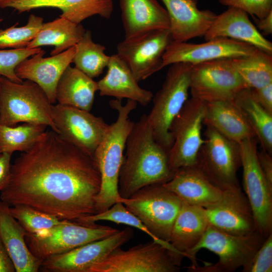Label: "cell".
<instances>
[{"instance_id": "cell-1", "label": "cell", "mask_w": 272, "mask_h": 272, "mask_svg": "<svg viewBox=\"0 0 272 272\" xmlns=\"http://www.w3.org/2000/svg\"><path fill=\"white\" fill-rule=\"evenodd\" d=\"M100 188L94 157L50 129L11 164L0 198L10 206L26 205L76 221L96 214Z\"/></svg>"}, {"instance_id": "cell-2", "label": "cell", "mask_w": 272, "mask_h": 272, "mask_svg": "<svg viewBox=\"0 0 272 272\" xmlns=\"http://www.w3.org/2000/svg\"><path fill=\"white\" fill-rule=\"evenodd\" d=\"M119 173L118 192L128 198L140 189L169 181L175 171L168 152L156 140L148 115L134 122L126 140Z\"/></svg>"}, {"instance_id": "cell-3", "label": "cell", "mask_w": 272, "mask_h": 272, "mask_svg": "<svg viewBox=\"0 0 272 272\" xmlns=\"http://www.w3.org/2000/svg\"><path fill=\"white\" fill-rule=\"evenodd\" d=\"M266 239L257 231L233 235L209 225L198 243L184 254L189 271L231 272L247 264Z\"/></svg>"}, {"instance_id": "cell-4", "label": "cell", "mask_w": 272, "mask_h": 272, "mask_svg": "<svg viewBox=\"0 0 272 272\" xmlns=\"http://www.w3.org/2000/svg\"><path fill=\"white\" fill-rule=\"evenodd\" d=\"M137 104L131 100H127L124 105L120 100L109 102L118 116L116 120L109 125L93 156L101 176V188L96 199V214L108 210L121 198L118 192L119 173L126 140L134 123L130 119L129 114Z\"/></svg>"}, {"instance_id": "cell-5", "label": "cell", "mask_w": 272, "mask_h": 272, "mask_svg": "<svg viewBox=\"0 0 272 272\" xmlns=\"http://www.w3.org/2000/svg\"><path fill=\"white\" fill-rule=\"evenodd\" d=\"M52 105L35 83L27 80L16 83L1 76L0 124L42 125L58 133L52 117Z\"/></svg>"}, {"instance_id": "cell-6", "label": "cell", "mask_w": 272, "mask_h": 272, "mask_svg": "<svg viewBox=\"0 0 272 272\" xmlns=\"http://www.w3.org/2000/svg\"><path fill=\"white\" fill-rule=\"evenodd\" d=\"M161 89L153 97L148 117L156 141L168 153L172 145L171 124L188 99L190 74L193 64H171Z\"/></svg>"}, {"instance_id": "cell-7", "label": "cell", "mask_w": 272, "mask_h": 272, "mask_svg": "<svg viewBox=\"0 0 272 272\" xmlns=\"http://www.w3.org/2000/svg\"><path fill=\"white\" fill-rule=\"evenodd\" d=\"M160 240L169 242L172 227L182 202L162 184L145 186L119 201ZM170 243V242H169Z\"/></svg>"}, {"instance_id": "cell-8", "label": "cell", "mask_w": 272, "mask_h": 272, "mask_svg": "<svg viewBox=\"0 0 272 272\" xmlns=\"http://www.w3.org/2000/svg\"><path fill=\"white\" fill-rule=\"evenodd\" d=\"M119 230L95 223L66 220L63 223L34 234L27 233L26 241L31 253L43 260L85 244L106 238Z\"/></svg>"}, {"instance_id": "cell-9", "label": "cell", "mask_w": 272, "mask_h": 272, "mask_svg": "<svg viewBox=\"0 0 272 272\" xmlns=\"http://www.w3.org/2000/svg\"><path fill=\"white\" fill-rule=\"evenodd\" d=\"M182 259L152 240L127 250L118 248L87 272H176Z\"/></svg>"}, {"instance_id": "cell-10", "label": "cell", "mask_w": 272, "mask_h": 272, "mask_svg": "<svg viewBox=\"0 0 272 272\" xmlns=\"http://www.w3.org/2000/svg\"><path fill=\"white\" fill-rule=\"evenodd\" d=\"M196 165L216 186L225 190L240 188L237 173L241 166L239 143L206 126Z\"/></svg>"}, {"instance_id": "cell-11", "label": "cell", "mask_w": 272, "mask_h": 272, "mask_svg": "<svg viewBox=\"0 0 272 272\" xmlns=\"http://www.w3.org/2000/svg\"><path fill=\"white\" fill-rule=\"evenodd\" d=\"M206 104L207 102L191 97L171 124L173 143L168 157L174 171L196 165L198 154L204 141L201 130Z\"/></svg>"}, {"instance_id": "cell-12", "label": "cell", "mask_w": 272, "mask_h": 272, "mask_svg": "<svg viewBox=\"0 0 272 272\" xmlns=\"http://www.w3.org/2000/svg\"><path fill=\"white\" fill-rule=\"evenodd\" d=\"M256 137L239 143L243 182L253 212L256 230L266 238L272 233V187L267 182L257 159Z\"/></svg>"}, {"instance_id": "cell-13", "label": "cell", "mask_w": 272, "mask_h": 272, "mask_svg": "<svg viewBox=\"0 0 272 272\" xmlns=\"http://www.w3.org/2000/svg\"><path fill=\"white\" fill-rule=\"evenodd\" d=\"M245 88L247 87L229 59H216L192 65L189 87L192 97L207 102L232 101Z\"/></svg>"}, {"instance_id": "cell-14", "label": "cell", "mask_w": 272, "mask_h": 272, "mask_svg": "<svg viewBox=\"0 0 272 272\" xmlns=\"http://www.w3.org/2000/svg\"><path fill=\"white\" fill-rule=\"evenodd\" d=\"M169 29L151 31L116 46V54L127 64L139 82L162 69L163 55L172 40Z\"/></svg>"}, {"instance_id": "cell-15", "label": "cell", "mask_w": 272, "mask_h": 272, "mask_svg": "<svg viewBox=\"0 0 272 272\" xmlns=\"http://www.w3.org/2000/svg\"><path fill=\"white\" fill-rule=\"evenodd\" d=\"M58 133L66 141L93 157L109 125L100 116L75 107L57 104L52 106Z\"/></svg>"}, {"instance_id": "cell-16", "label": "cell", "mask_w": 272, "mask_h": 272, "mask_svg": "<svg viewBox=\"0 0 272 272\" xmlns=\"http://www.w3.org/2000/svg\"><path fill=\"white\" fill-rule=\"evenodd\" d=\"M256 49L252 45L228 38H217L195 44L172 40L163 55L162 66L177 62L193 65L219 59L247 56Z\"/></svg>"}, {"instance_id": "cell-17", "label": "cell", "mask_w": 272, "mask_h": 272, "mask_svg": "<svg viewBox=\"0 0 272 272\" xmlns=\"http://www.w3.org/2000/svg\"><path fill=\"white\" fill-rule=\"evenodd\" d=\"M132 235L130 228L118 230L106 238L48 257L42 261L41 267L50 272H87L93 264L128 242Z\"/></svg>"}, {"instance_id": "cell-18", "label": "cell", "mask_w": 272, "mask_h": 272, "mask_svg": "<svg viewBox=\"0 0 272 272\" xmlns=\"http://www.w3.org/2000/svg\"><path fill=\"white\" fill-rule=\"evenodd\" d=\"M204 209L209 225L219 230L240 236L256 231L251 207L240 187L225 190L217 203Z\"/></svg>"}, {"instance_id": "cell-19", "label": "cell", "mask_w": 272, "mask_h": 272, "mask_svg": "<svg viewBox=\"0 0 272 272\" xmlns=\"http://www.w3.org/2000/svg\"><path fill=\"white\" fill-rule=\"evenodd\" d=\"M76 52L75 46L56 55L44 57L42 50L30 56L16 67L15 73L21 80L37 84L44 91L50 103L56 102V90L62 74L72 62Z\"/></svg>"}, {"instance_id": "cell-20", "label": "cell", "mask_w": 272, "mask_h": 272, "mask_svg": "<svg viewBox=\"0 0 272 272\" xmlns=\"http://www.w3.org/2000/svg\"><path fill=\"white\" fill-rule=\"evenodd\" d=\"M162 185L182 202L204 209L217 203L224 191L215 185L196 165L176 170L172 178Z\"/></svg>"}, {"instance_id": "cell-21", "label": "cell", "mask_w": 272, "mask_h": 272, "mask_svg": "<svg viewBox=\"0 0 272 272\" xmlns=\"http://www.w3.org/2000/svg\"><path fill=\"white\" fill-rule=\"evenodd\" d=\"M0 8H13L19 14L38 8H57L62 12L59 17L81 24L95 15L109 19L114 5L113 0H0Z\"/></svg>"}, {"instance_id": "cell-22", "label": "cell", "mask_w": 272, "mask_h": 272, "mask_svg": "<svg viewBox=\"0 0 272 272\" xmlns=\"http://www.w3.org/2000/svg\"><path fill=\"white\" fill-rule=\"evenodd\" d=\"M170 20L173 40L186 42L204 36L217 15L212 11L200 10L197 0H161Z\"/></svg>"}, {"instance_id": "cell-23", "label": "cell", "mask_w": 272, "mask_h": 272, "mask_svg": "<svg viewBox=\"0 0 272 272\" xmlns=\"http://www.w3.org/2000/svg\"><path fill=\"white\" fill-rule=\"evenodd\" d=\"M206 41L217 38H228L252 45L272 55V43L265 38L249 19L247 13L229 7L217 15L204 35Z\"/></svg>"}, {"instance_id": "cell-24", "label": "cell", "mask_w": 272, "mask_h": 272, "mask_svg": "<svg viewBox=\"0 0 272 272\" xmlns=\"http://www.w3.org/2000/svg\"><path fill=\"white\" fill-rule=\"evenodd\" d=\"M124 32V39L147 32L169 29L166 10L157 0H118Z\"/></svg>"}, {"instance_id": "cell-25", "label": "cell", "mask_w": 272, "mask_h": 272, "mask_svg": "<svg viewBox=\"0 0 272 272\" xmlns=\"http://www.w3.org/2000/svg\"><path fill=\"white\" fill-rule=\"evenodd\" d=\"M106 74L97 82L101 96L125 98L146 106L152 100L153 93L141 88L125 61L117 54L110 56Z\"/></svg>"}, {"instance_id": "cell-26", "label": "cell", "mask_w": 272, "mask_h": 272, "mask_svg": "<svg viewBox=\"0 0 272 272\" xmlns=\"http://www.w3.org/2000/svg\"><path fill=\"white\" fill-rule=\"evenodd\" d=\"M10 206L0 201V237L17 272H37L42 261L34 256L26 241L27 232L13 216Z\"/></svg>"}, {"instance_id": "cell-27", "label": "cell", "mask_w": 272, "mask_h": 272, "mask_svg": "<svg viewBox=\"0 0 272 272\" xmlns=\"http://www.w3.org/2000/svg\"><path fill=\"white\" fill-rule=\"evenodd\" d=\"M203 124L238 143L256 137L249 124L232 101L207 102Z\"/></svg>"}, {"instance_id": "cell-28", "label": "cell", "mask_w": 272, "mask_h": 272, "mask_svg": "<svg viewBox=\"0 0 272 272\" xmlns=\"http://www.w3.org/2000/svg\"><path fill=\"white\" fill-rule=\"evenodd\" d=\"M209 224L203 208L182 202L173 223L170 243L184 257L200 241Z\"/></svg>"}, {"instance_id": "cell-29", "label": "cell", "mask_w": 272, "mask_h": 272, "mask_svg": "<svg viewBox=\"0 0 272 272\" xmlns=\"http://www.w3.org/2000/svg\"><path fill=\"white\" fill-rule=\"evenodd\" d=\"M98 90L97 82L75 66L70 65L57 84L56 100L61 105L90 111Z\"/></svg>"}, {"instance_id": "cell-30", "label": "cell", "mask_w": 272, "mask_h": 272, "mask_svg": "<svg viewBox=\"0 0 272 272\" xmlns=\"http://www.w3.org/2000/svg\"><path fill=\"white\" fill-rule=\"evenodd\" d=\"M86 30L81 24L75 23L59 16L52 21L43 23L39 32L26 47L34 48L52 45L54 48L50 54L56 55L75 46Z\"/></svg>"}, {"instance_id": "cell-31", "label": "cell", "mask_w": 272, "mask_h": 272, "mask_svg": "<svg viewBox=\"0 0 272 272\" xmlns=\"http://www.w3.org/2000/svg\"><path fill=\"white\" fill-rule=\"evenodd\" d=\"M232 102L249 124L262 149L271 155L272 114L255 100L250 88L240 91Z\"/></svg>"}, {"instance_id": "cell-32", "label": "cell", "mask_w": 272, "mask_h": 272, "mask_svg": "<svg viewBox=\"0 0 272 272\" xmlns=\"http://www.w3.org/2000/svg\"><path fill=\"white\" fill-rule=\"evenodd\" d=\"M229 60L247 88H259L272 83V55L256 48L250 55Z\"/></svg>"}, {"instance_id": "cell-33", "label": "cell", "mask_w": 272, "mask_h": 272, "mask_svg": "<svg viewBox=\"0 0 272 272\" xmlns=\"http://www.w3.org/2000/svg\"><path fill=\"white\" fill-rule=\"evenodd\" d=\"M75 47L72 61L75 66L92 79L100 75L110 59V56L105 53V47L93 41L89 30H86Z\"/></svg>"}, {"instance_id": "cell-34", "label": "cell", "mask_w": 272, "mask_h": 272, "mask_svg": "<svg viewBox=\"0 0 272 272\" xmlns=\"http://www.w3.org/2000/svg\"><path fill=\"white\" fill-rule=\"evenodd\" d=\"M46 127L26 123L17 126L0 124V154L28 150L45 130Z\"/></svg>"}, {"instance_id": "cell-35", "label": "cell", "mask_w": 272, "mask_h": 272, "mask_svg": "<svg viewBox=\"0 0 272 272\" xmlns=\"http://www.w3.org/2000/svg\"><path fill=\"white\" fill-rule=\"evenodd\" d=\"M100 221L126 225L138 229L150 236L153 241L164 246L175 254L183 257L169 242L163 241L156 237L143 222L130 212L121 202H117L104 212L83 218L76 222L83 224H93Z\"/></svg>"}, {"instance_id": "cell-36", "label": "cell", "mask_w": 272, "mask_h": 272, "mask_svg": "<svg viewBox=\"0 0 272 272\" xmlns=\"http://www.w3.org/2000/svg\"><path fill=\"white\" fill-rule=\"evenodd\" d=\"M42 17L31 14L27 24L16 27L19 24L0 30V49L25 48L35 37L43 24Z\"/></svg>"}, {"instance_id": "cell-37", "label": "cell", "mask_w": 272, "mask_h": 272, "mask_svg": "<svg viewBox=\"0 0 272 272\" xmlns=\"http://www.w3.org/2000/svg\"><path fill=\"white\" fill-rule=\"evenodd\" d=\"M13 216L19 222L27 233L52 228L63 223L67 220H61L54 216L35 209L31 207L16 205L10 208Z\"/></svg>"}, {"instance_id": "cell-38", "label": "cell", "mask_w": 272, "mask_h": 272, "mask_svg": "<svg viewBox=\"0 0 272 272\" xmlns=\"http://www.w3.org/2000/svg\"><path fill=\"white\" fill-rule=\"evenodd\" d=\"M41 47L0 50V76L16 82L21 83L15 73L17 65L26 58L40 52Z\"/></svg>"}, {"instance_id": "cell-39", "label": "cell", "mask_w": 272, "mask_h": 272, "mask_svg": "<svg viewBox=\"0 0 272 272\" xmlns=\"http://www.w3.org/2000/svg\"><path fill=\"white\" fill-rule=\"evenodd\" d=\"M242 268L243 272L272 271V233L266 238L249 261Z\"/></svg>"}, {"instance_id": "cell-40", "label": "cell", "mask_w": 272, "mask_h": 272, "mask_svg": "<svg viewBox=\"0 0 272 272\" xmlns=\"http://www.w3.org/2000/svg\"><path fill=\"white\" fill-rule=\"evenodd\" d=\"M228 7L240 9L258 19L266 17L272 11V0H219Z\"/></svg>"}, {"instance_id": "cell-41", "label": "cell", "mask_w": 272, "mask_h": 272, "mask_svg": "<svg viewBox=\"0 0 272 272\" xmlns=\"http://www.w3.org/2000/svg\"><path fill=\"white\" fill-rule=\"evenodd\" d=\"M250 89L255 100L272 114V83L259 88Z\"/></svg>"}, {"instance_id": "cell-42", "label": "cell", "mask_w": 272, "mask_h": 272, "mask_svg": "<svg viewBox=\"0 0 272 272\" xmlns=\"http://www.w3.org/2000/svg\"><path fill=\"white\" fill-rule=\"evenodd\" d=\"M257 159L261 171L269 185L272 187L271 155L261 149L257 151Z\"/></svg>"}, {"instance_id": "cell-43", "label": "cell", "mask_w": 272, "mask_h": 272, "mask_svg": "<svg viewBox=\"0 0 272 272\" xmlns=\"http://www.w3.org/2000/svg\"><path fill=\"white\" fill-rule=\"evenodd\" d=\"M12 154L4 153L0 154V192L7 186L11 175Z\"/></svg>"}, {"instance_id": "cell-44", "label": "cell", "mask_w": 272, "mask_h": 272, "mask_svg": "<svg viewBox=\"0 0 272 272\" xmlns=\"http://www.w3.org/2000/svg\"><path fill=\"white\" fill-rule=\"evenodd\" d=\"M14 271L15 266L0 237V272Z\"/></svg>"}, {"instance_id": "cell-45", "label": "cell", "mask_w": 272, "mask_h": 272, "mask_svg": "<svg viewBox=\"0 0 272 272\" xmlns=\"http://www.w3.org/2000/svg\"><path fill=\"white\" fill-rule=\"evenodd\" d=\"M253 18L257 27L262 31L264 34L269 35L272 33V11L263 18Z\"/></svg>"}, {"instance_id": "cell-46", "label": "cell", "mask_w": 272, "mask_h": 272, "mask_svg": "<svg viewBox=\"0 0 272 272\" xmlns=\"http://www.w3.org/2000/svg\"><path fill=\"white\" fill-rule=\"evenodd\" d=\"M1 20H1V18H0V21H1Z\"/></svg>"}, {"instance_id": "cell-47", "label": "cell", "mask_w": 272, "mask_h": 272, "mask_svg": "<svg viewBox=\"0 0 272 272\" xmlns=\"http://www.w3.org/2000/svg\"><path fill=\"white\" fill-rule=\"evenodd\" d=\"M0 77H1V76H0Z\"/></svg>"}]
</instances>
